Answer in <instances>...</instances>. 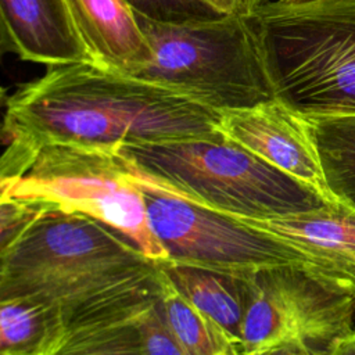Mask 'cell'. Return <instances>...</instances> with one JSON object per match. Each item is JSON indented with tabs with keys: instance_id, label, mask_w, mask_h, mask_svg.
<instances>
[{
	"instance_id": "1",
	"label": "cell",
	"mask_w": 355,
	"mask_h": 355,
	"mask_svg": "<svg viewBox=\"0 0 355 355\" xmlns=\"http://www.w3.org/2000/svg\"><path fill=\"white\" fill-rule=\"evenodd\" d=\"M220 135V112L180 93L96 62L51 65L6 98L0 180L49 144L118 150Z\"/></svg>"
},
{
	"instance_id": "2",
	"label": "cell",
	"mask_w": 355,
	"mask_h": 355,
	"mask_svg": "<svg viewBox=\"0 0 355 355\" xmlns=\"http://www.w3.org/2000/svg\"><path fill=\"white\" fill-rule=\"evenodd\" d=\"M157 263L100 220L53 208L0 252V300H40L69 331L151 302Z\"/></svg>"
},
{
	"instance_id": "3",
	"label": "cell",
	"mask_w": 355,
	"mask_h": 355,
	"mask_svg": "<svg viewBox=\"0 0 355 355\" xmlns=\"http://www.w3.org/2000/svg\"><path fill=\"white\" fill-rule=\"evenodd\" d=\"M116 153L136 179L233 216L272 219L334 204L225 133L129 144Z\"/></svg>"
},
{
	"instance_id": "4",
	"label": "cell",
	"mask_w": 355,
	"mask_h": 355,
	"mask_svg": "<svg viewBox=\"0 0 355 355\" xmlns=\"http://www.w3.org/2000/svg\"><path fill=\"white\" fill-rule=\"evenodd\" d=\"M244 17L276 100L301 116L355 115V0H276Z\"/></svg>"
},
{
	"instance_id": "5",
	"label": "cell",
	"mask_w": 355,
	"mask_h": 355,
	"mask_svg": "<svg viewBox=\"0 0 355 355\" xmlns=\"http://www.w3.org/2000/svg\"><path fill=\"white\" fill-rule=\"evenodd\" d=\"M151 62L135 78L180 93L218 112L275 100L255 35L245 17L158 22L135 12Z\"/></svg>"
},
{
	"instance_id": "6",
	"label": "cell",
	"mask_w": 355,
	"mask_h": 355,
	"mask_svg": "<svg viewBox=\"0 0 355 355\" xmlns=\"http://www.w3.org/2000/svg\"><path fill=\"white\" fill-rule=\"evenodd\" d=\"M0 198L40 201L87 215L121 233L154 262L168 261L151 230L143 190L116 150L44 146L17 176L0 180Z\"/></svg>"
},
{
	"instance_id": "7",
	"label": "cell",
	"mask_w": 355,
	"mask_h": 355,
	"mask_svg": "<svg viewBox=\"0 0 355 355\" xmlns=\"http://www.w3.org/2000/svg\"><path fill=\"white\" fill-rule=\"evenodd\" d=\"M240 277L243 355L293 343L319 351L354 329L355 300L305 265H276Z\"/></svg>"
},
{
	"instance_id": "8",
	"label": "cell",
	"mask_w": 355,
	"mask_h": 355,
	"mask_svg": "<svg viewBox=\"0 0 355 355\" xmlns=\"http://www.w3.org/2000/svg\"><path fill=\"white\" fill-rule=\"evenodd\" d=\"M135 180L143 190L151 230L168 261L233 275H247L276 265H302L300 252L279 237L237 216L190 202L136 178Z\"/></svg>"
},
{
	"instance_id": "9",
	"label": "cell",
	"mask_w": 355,
	"mask_h": 355,
	"mask_svg": "<svg viewBox=\"0 0 355 355\" xmlns=\"http://www.w3.org/2000/svg\"><path fill=\"white\" fill-rule=\"evenodd\" d=\"M220 130L268 164L312 187L329 202H334L304 118L279 100L220 112Z\"/></svg>"
},
{
	"instance_id": "10",
	"label": "cell",
	"mask_w": 355,
	"mask_h": 355,
	"mask_svg": "<svg viewBox=\"0 0 355 355\" xmlns=\"http://www.w3.org/2000/svg\"><path fill=\"white\" fill-rule=\"evenodd\" d=\"M294 247L302 265L355 300V212L341 204L272 219L237 216Z\"/></svg>"
},
{
	"instance_id": "11",
	"label": "cell",
	"mask_w": 355,
	"mask_h": 355,
	"mask_svg": "<svg viewBox=\"0 0 355 355\" xmlns=\"http://www.w3.org/2000/svg\"><path fill=\"white\" fill-rule=\"evenodd\" d=\"M0 33L1 50L24 61L93 62L67 0H0Z\"/></svg>"
},
{
	"instance_id": "12",
	"label": "cell",
	"mask_w": 355,
	"mask_h": 355,
	"mask_svg": "<svg viewBox=\"0 0 355 355\" xmlns=\"http://www.w3.org/2000/svg\"><path fill=\"white\" fill-rule=\"evenodd\" d=\"M93 62L135 76L153 60L135 11L125 0H67Z\"/></svg>"
},
{
	"instance_id": "13",
	"label": "cell",
	"mask_w": 355,
	"mask_h": 355,
	"mask_svg": "<svg viewBox=\"0 0 355 355\" xmlns=\"http://www.w3.org/2000/svg\"><path fill=\"white\" fill-rule=\"evenodd\" d=\"M158 269L193 306L215 320L241 348L244 301L240 275L171 261L159 262Z\"/></svg>"
},
{
	"instance_id": "14",
	"label": "cell",
	"mask_w": 355,
	"mask_h": 355,
	"mask_svg": "<svg viewBox=\"0 0 355 355\" xmlns=\"http://www.w3.org/2000/svg\"><path fill=\"white\" fill-rule=\"evenodd\" d=\"M65 333L54 306L32 297L0 300V355H49Z\"/></svg>"
},
{
	"instance_id": "15",
	"label": "cell",
	"mask_w": 355,
	"mask_h": 355,
	"mask_svg": "<svg viewBox=\"0 0 355 355\" xmlns=\"http://www.w3.org/2000/svg\"><path fill=\"white\" fill-rule=\"evenodd\" d=\"M302 118L331 198L355 212V115Z\"/></svg>"
},
{
	"instance_id": "16",
	"label": "cell",
	"mask_w": 355,
	"mask_h": 355,
	"mask_svg": "<svg viewBox=\"0 0 355 355\" xmlns=\"http://www.w3.org/2000/svg\"><path fill=\"white\" fill-rule=\"evenodd\" d=\"M157 300L168 326L190 355H243L236 340L193 306L159 269Z\"/></svg>"
},
{
	"instance_id": "17",
	"label": "cell",
	"mask_w": 355,
	"mask_h": 355,
	"mask_svg": "<svg viewBox=\"0 0 355 355\" xmlns=\"http://www.w3.org/2000/svg\"><path fill=\"white\" fill-rule=\"evenodd\" d=\"M133 313L72 329L49 355H146L132 322Z\"/></svg>"
},
{
	"instance_id": "18",
	"label": "cell",
	"mask_w": 355,
	"mask_h": 355,
	"mask_svg": "<svg viewBox=\"0 0 355 355\" xmlns=\"http://www.w3.org/2000/svg\"><path fill=\"white\" fill-rule=\"evenodd\" d=\"M132 322L146 355H190L168 326L157 297L135 312Z\"/></svg>"
},
{
	"instance_id": "19",
	"label": "cell",
	"mask_w": 355,
	"mask_h": 355,
	"mask_svg": "<svg viewBox=\"0 0 355 355\" xmlns=\"http://www.w3.org/2000/svg\"><path fill=\"white\" fill-rule=\"evenodd\" d=\"M130 8L158 22H189L223 17L205 0H125Z\"/></svg>"
},
{
	"instance_id": "20",
	"label": "cell",
	"mask_w": 355,
	"mask_h": 355,
	"mask_svg": "<svg viewBox=\"0 0 355 355\" xmlns=\"http://www.w3.org/2000/svg\"><path fill=\"white\" fill-rule=\"evenodd\" d=\"M54 207L19 198H0V252L8 248L46 211Z\"/></svg>"
},
{
	"instance_id": "21",
	"label": "cell",
	"mask_w": 355,
	"mask_h": 355,
	"mask_svg": "<svg viewBox=\"0 0 355 355\" xmlns=\"http://www.w3.org/2000/svg\"><path fill=\"white\" fill-rule=\"evenodd\" d=\"M313 355H355V327L329 343L323 349L313 351Z\"/></svg>"
},
{
	"instance_id": "22",
	"label": "cell",
	"mask_w": 355,
	"mask_h": 355,
	"mask_svg": "<svg viewBox=\"0 0 355 355\" xmlns=\"http://www.w3.org/2000/svg\"><path fill=\"white\" fill-rule=\"evenodd\" d=\"M251 355H313V351L304 344L293 343V344H284V345L275 347V348L251 354Z\"/></svg>"
},
{
	"instance_id": "23",
	"label": "cell",
	"mask_w": 355,
	"mask_h": 355,
	"mask_svg": "<svg viewBox=\"0 0 355 355\" xmlns=\"http://www.w3.org/2000/svg\"><path fill=\"white\" fill-rule=\"evenodd\" d=\"M212 8L220 14H232L237 10V0H205Z\"/></svg>"
},
{
	"instance_id": "24",
	"label": "cell",
	"mask_w": 355,
	"mask_h": 355,
	"mask_svg": "<svg viewBox=\"0 0 355 355\" xmlns=\"http://www.w3.org/2000/svg\"><path fill=\"white\" fill-rule=\"evenodd\" d=\"M270 1H276V0H237L236 12L243 14V15H248L254 10H257L258 7H261L266 3H270Z\"/></svg>"
},
{
	"instance_id": "25",
	"label": "cell",
	"mask_w": 355,
	"mask_h": 355,
	"mask_svg": "<svg viewBox=\"0 0 355 355\" xmlns=\"http://www.w3.org/2000/svg\"><path fill=\"white\" fill-rule=\"evenodd\" d=\"M277 1L284 6H305V4H312L320 0H277Z\"/></svg>"
}]
</instances>
